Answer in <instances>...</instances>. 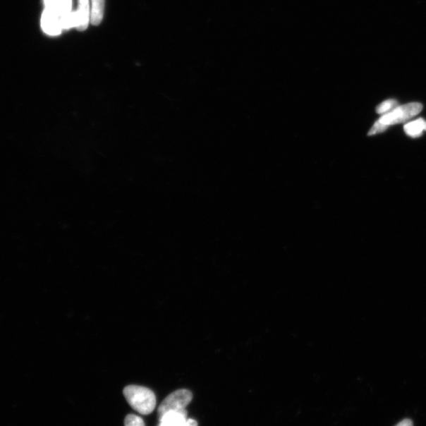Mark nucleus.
Segmentation results:
<instances>
[{
  "label": "nucleus",
  "instance_id": "4",
  "mask_svg": "<svg viewBox=\"0 0 426 426\" xmlns=\"http://www.w3.org/2000/svg\"><path fill=\"white\" fill-rule=\"evenodd\" d=\"M186 415L188 413L185 410L179 411H171L167 413L162 418L159 426H186Z\"/></svg>",
  "mask_w": 426,
  "mask_h": 426
},
{
  "label": "nucleus",
  "instance_id": "10",
  "mask_svg": "<svg viewBox=\"0 0 426 426\" xmlns=\"http://www.w3.org/2000/svg\"><path fill=\"white\" fill-rule=\"evenodd\" d=\"M395 426H414V423H413L411 419H410V418H405V419H403V421L399 422Z\"/></svg>",
  "mask_w": 426,
  "mask_h": 426
},
{
  "label": "nucleus",
  "instance_id": "1",
  "mask_svg": "<svg viewBox=\"0 0 426 426\" xmlns=\"http://www.w3.org/2000/svg\"><path fill=\"white\" fill-rule=\"evenodd\" d=\"M422 104L420 103H410L397 107L395 109L386 113L379 121L372 126L369 132V135H375L383 133L389 126L402 123L416 116L422 110Z\"/></svg>",
  "mask_w": 426,
  "mask_h": 426
},
{
  "label": "nucleus",
  "instance_id": "9",
  "mask_svg": "<svg viewBox=\"0 0 426 426\" xmlns=\"http://www.w3.org/2000/svg\"><path fill=\"white\" fill-rule=\"evenodd\" d=\"M125 426H145L142 418L135 415H129L125 418Z\"/></svg>",
  "mask_w": 426,
  "mask_h": 426
},
{
  "label": "nucleus",
  "instance_id": "12",
  "mask_svg": "<svg viewBox=\"0 0 426 426\" xmlns=\"http://www.w3.org/2000/svg\"><path fill=\"white\" fill-rule=\"evenodd\" d=\"M59 1H61V0H45V4L46 6H50Z\"/></svg>",
  "mask_w": 426,
  "mask_h": 426
},
{
  "label": "nucleus",
  "instance_id": "11",
  "mask_svg": "<svg viewBox=\"0 0 426 426\" xmlns=\"http://www.w3.org/2000/svg\"><path fill=\"white\" fill-rule=\"evenodd\" d=\"M186 426H197V423L195 420H193V419H188V422H186Z\"/></svg>",
  "mask_w": 426,
  "mask_h": 426
},
{
  "label": "nucleus",
  "instance_id": "6",
  "mask_svg": "<svg viewBox=\"0 0 426 426\" xmlns=\"http://www.w3.org/2000/svg\"><path fill=\"white\" fill-rule=\"evenodd\" d=\"M406 134L411 138L420 137L424 131H426V121L423 118L417 119L404 126Z\"/></svg>",
  "mask_w": 426,
  "mask_h": 426
},
{
  "label": "nucleus",
  "instance_id": "3",
  "mask_svg": "<svg viewBox=\"0 0 426 426\" xmlns=\"http://www.w3.org/2000/svg\"><path fill=\"white\" fill-rule=\"evenodd\" d=\"M193 395L189 390L181 389L172 392L164 401L159 405L158 415L162 418L165 414L171 411H179L185 410L192 401Z\"/></svg>",
  "mask_w": 426,
  "mask_h": 426
},
{
  "label": "nucleus",
  "instance_id": "7",
  "mask_svg": "<svg viewBox=\"0 0 426 426\" xmlns=\"http://www.w3.org/2000/svg\"><path fill=\"white\" fill-rule=\"evenodd\" d=\"M104 10V0H92L90 21L93 25H99L102 22Z\"/></svg>",
  "mask_w": 426,
  "mask_h": 426
},
{
  "label": "nucleus",
  "instance_id": "2",
  "mask_svg": "<svg viewBox=\"0 0 426 426\" xmlns=\"http://www.w3.org/2000/svg\"><path fill=\"white\" fill-rule=\"evenodd\" d=\"M123 394L131 407L140 414L150 415L156 408L155 394L147 388L129 385L124 389Z\"/></svg>",
  "mask_w": 426,
  "mask_h": 426
},
{
  "label": "nucleus",
  "instance_id": "8",
  "mask_svg": "<svg viewBox=\"0 0 426 426\" xmlns=\"http://www.w3.org/2000/svg\"><path fill=\"white\" fill-rule=\"evenodd\" d=\"M398 102L396 99H388L377 106V112L378 114L384 115L398 107Z\"/></svg>",
  "mask_w": 426,
  "mask_h": 426
},
{
  "label": "nucleus",
  "instance_id": "5",
  "mask_svg": "<svg viewBox=\"0 0 426 426\" xmlns=\"http://www.w3.org/2000/svg\"><path fill=\"white\" fill-rule=\"evenodd\" d=\"M77 13L78 23L76 28L78 30L83 31L87 29L90 21L89 0H79V8Z\"/></svg>",
  "mask_w": 426,
  "mask_h": 426
}]
</instances>
